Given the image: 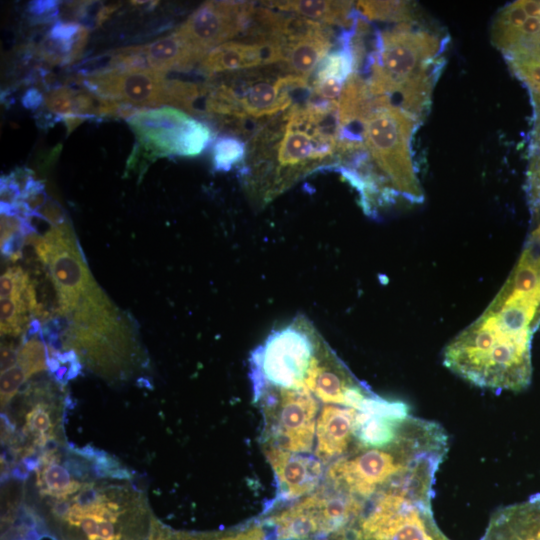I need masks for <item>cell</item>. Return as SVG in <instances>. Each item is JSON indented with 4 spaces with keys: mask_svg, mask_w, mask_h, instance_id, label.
Here are the masks:
<instances>
[{
    "mask_svg": "<svg viewBox=\"0 0 540 540\" xmlns=\"http://www.w3.org/2000/svg\"><path fill=\"white\" fill-rule=\"evenodd\" d=\"M274 470L281 496L294 499L310 492L321 475L318 460L269 445L264 451Z\"/></svg>",
    "mask_w": 540,
    "mask_h": 540,
    "instance_id": "5bb4252c",
    "label": "cell"
},
{
    "mask_svg": "<svg viewBox=\"0 0 540 540\" xmlns=\"http://www.w3.org/2000/svg\"><path fill=\"white\" fill-rule=\"evenodd\" d=\"M59 2L58 1H32L28 6V12L32 16L33 20L38 22L53 21L59 14Z\"/></svg>",
    "mask_w": 540,
    "mask_h": 540,
    "instance_id": "4dcf8cb0",
    "label": "cell"
},
{
    "mask_svg": "<svg viewBox=\"0 0 540 540\" xmlns=\"http://www.w3.org/2000/svg\"><path fill=\"white\" fill-rule=\"evenodd\" d=\"M481 540H540V494L497 510Z\"/></svg>",
    "mask_w": 540,
    "mask_h": 540,
    "instance_id": "9a60e30c",
    "label": "cell"
},
{
    "mask_svg": "<svg viewBox=\"0 0 540 540\" xmlns=\"http://www.w3.org/2000/svg\"><path fill=\"white\" fill-rule=\"evenodd\" d=\"M277 78L269 79L251 72L240 79L225 82L235 97L243 119L275 116L291 108L290 103L281 96Z\"/></svg>",
    "mask_w": 540,
    "mask_h": 540,
    "instance_id": "7c38bea8",
    "label": "cell"
},
{
    "mask_svg": "<svg viewBox=\"0 0 540 540\" xmlns=\"http://www.w3.org/2000/svg\"><path fill=\"white\" fill-rule=\"evenodd\" d=\"M28 379L25 371L18 365L1 372V404L5 406L17 393L19 387Z\"/></svg>",
    "mask_w": 540,
    "mask_h": 540,
    "instance_id": "f546056e",
    "label": "cell"
},
{
    "mask_svg": "<svg viewBox=\"0 0 540 540\" xmlns=\"http://www.w3.org/2000/svg\"><path fill=\"white\" fill-rule=\"evenodd\" d=\"M413 22L376 30L374 49L365 61L366 79L373 96H387L414 115H423L444 65L441 57L447 40Z\"/></svg>",
    "mask_w": 540,
    "mask_h": 540,
    "instance_id": "7a4b0ae2",
    "label": "cell"
},
{
    "mask_svg": "<svg viewBox=\"0 0 540 540\" xmlns=\"http://www.w3.org/2000/svg\"><path fill=\"white\" fill-rule=\"evenodd\" d=\"M36 217L50 223L52 227H59L68 223L63 208L50 198H48L46 204L36 213Z\"/></svg>",
    "mask_w": 540,
    "mask_h": 540,
    "instance_id": "1f68e13d",
    "label": "cell"
},
{
    "mask_svg": "<svg viewBox=\"0 0 540 540\" xmlns=\"http://www.w3.org/2000/svg\"><path fill=\"white\" fill-rule=\"evenodd\" d=\"M128 124L148 160L157 157L199 155L211 142L212 131L204 122L170 106L140 109Z\"/></svg>",
    "mask_w": 540,
    "mask_h": 540,
    "instance_id": "5b68a950",
    "label": "cell"
},
{
    "mask_svg": "<svg viewBox=\"0 0 540 540\" xmlns=\"http://www.w3.org/2000/svg\"><path fill=\"white\" fill-rule=\"evenodd\" d=\"M443 364L480 388L520 392L532 379L531 341L476 319L447 344Z\"/></svg>",
    "mask_w": 540,
    "mask_h": 540,
    "instance_id": "3957f363",
    "label": "cell"
},
{
    "mask_svg": "<svg viewBox=\"0 0 540 540\" xmlns=\"http://www.w3.org/2000/svg\"><path fill=\"white\" fill-rule=\"evenodd\" d=\"M76 91L68 86L53 88L44 95L45 106L57 116L74 114Z\"/></svg>",
    "mask_w": 540,
    "mask_h": 540,
    "instance_id": "83f0119b",
    "label": "cell"
},
{
    "mask_svg": "<svg viewBox=\"0 0 540 540\" xmlns=\"http://www.w3.org/2000/svg\"><path fill=\"white\" fill-rule=\"evenodd\" d=\"M147 68L166 74L188 71L202 58L175 32L142 46Z\"/></svg>",
    "mask_w": 540,
    "mask_h": 540,
    "instance_id": "e0dca14e",
    "label": "cell"
},
{
    "mask_svg": "<svg viewBox=\"0 0 540 540\" xmlns=\"http://www.w3.org/2000/svg\"><path fill=\"white\" fill-rule=\"evenodd\" d=\"M520 2L529 17L540 18V1L520 0Z\"/></svg>",
    "mask_w": 540,
    "mask_h": 540,
    "instance_id": "e575fe53",
    "label": "cell"
},
{
    "mask_svg": "<svg viewBox=\"0 0 540 540\" xmlns=\"http://www.w3.org/2000/svg\"><path fill=\"white\" fill-rule=\"evenodd\" d=\"M261 4L268 8L295 14L328 26L344 27V29L352 27L356 13L353 1H263Z\"/></svg>",
    "mask_w": 540,
    "mask_h": 540,
    "instance_id": "2e32d148",
    "label": "cell"
},
{
    "mask_svg": "<svg viewBox=\"0 0 540 540\" xmlns=\"http://www.w3.org/2000/svg\"><path fill=\"white\" fill-rule=\"evenodd\" d=\"M417 124L415 116L387 96H374L372 109L363 121L365 148L396 202L416 204L424 200L411 149Z\"/></svg>",
    "mask_w": 540,
    "mask_h": 540,
    "instance_id": "277c9868",
    "label": "cell"
},
{
    "mask_svg": "<svg viewBox=\"0 0 540 540\" xmlns=\"http://www.w3.org/2000/svg\"><path fill=\"white\" fill-rule=\"evenodd\" d=\"M333 33L313 35L285 45L284 66L289 74L308 79L333 46Z\"/></svg>",
    "mask_w": 540,
    "mask_h": 540,
    "instance_id": "ac0fdd59",
    "label": "cell"
},
{
    "mask_svg": "<svg viewBox=\"0 0 540 540\" xmlns=\"http://www.w3.org/2000/svg\"><path fill=\"white\" fill-rule=\"evenodd\" d=\"M165 75L149 68H101L82 72L79 82L101 97L138 109H151L166 104Z\"/></svg>",
    "mask_w": 540,
    "mask_h": 540,
    "instance_id": "30bf717a",
    "label": "cell"
},
{
    "mask_svg": "<svg viewBox=\"0 0 540 540\" xmlns=\"http://www.w3.org/2000/svg\"><path fill=\"white\" fill-rule=\"evenodd\" d=\"M285 44L275 37L228 41L210 50L199 63L208 75L231 72L283 62Z\"/></svg>",
    "mask_w": 540,
    "mask_h": 540,
    "instance_id": "8fae6325",
    "label": "cell"
},
{
    "mask_svg": "<svg viewBox=\"0 0 540 540\" xmlns=\"http://www.w3.org/2000/svg\"><path fill=\"white\" fill-rule=\"evenodd\" d=\"M256 399L273 419L270 435L277 446L289 452H307L311 449L316 431L318 403L309 389L263 387L254 390ZM272 446V445H271Z\"/></svg>",
    "mask_w": 540,
    "mask_h": 540,
    "instance_id": "ba28073f",
    "label": "cell"
},
{
    "mask_svg": "<svg viewBox=\"0 0 540 540\" xmlns=\"http://www.w3.org/2000/svg\"><path fill=\"white\" fill-rule=\"evenodd\" d=\"M26 428L36 436L40 444L49 438L53 428L50 407L43 403L33 407L26 415Z\"/></svg>",
    "mask_w": 540,
    "mask_h": 540,
    "instance_id": "4316f807",
    "label": "cell"
},
{
    "mask_svg": "<svg viewBox=\"0 0 540 540\" xmlns=\"http://www.w3.org/2000/svg\"><path fill=\"white\" fill-rule=\"evenodd\" d=\"M500 327L532 336L540 327V247L530 240L509 277L485 309Z\"/></svg>",
    "mask_w": 540,
    "mask_h": 540,
    "instance_id": "8992f818",
    "label": "cell"
},
{
    "mask_svg": "<svg viewBox=\"0 0 540 540\" xmlns=\"http://www.w3.org/2000/svg\"><path fill=\"white\" fill-rule=\"evenodd\" d=\"M338 102L316 98L294 105L260 130L250 147V162L240 169L254 205H267L302 177L337 164Z\"/></svg>",
    "mask_w": 540,
    "mask_h": 540,
    "instance_id": "6da1fadb",
    "label": "cell"
},
{
    "mask_svg": "<svg viewBox=\"0 0 540 540\" xmlns=\"http://www.w3.org/2000/svg\"><path fill=\"white\" fill-rule=\"evenodd\" d=\"M43 102L44 95L36 88L28 89L22 97V104L27 109H36Z\"/></svg>",
    "mask_w": 540,
    "mask_h": 540,
    "instance_id": "d6a6232c",
    "label": "cell"
},
{
    "mask_svg": "<svg viewBox=\"0 0 540 540\" xmlns=\"http://www.w3.org/2000/svg\"><path fill=\"white\" fill-rule=\"evenodd\" d=\"M509 65L534 96L540 97V54H527L506 58Z\"/></svg>",
    "mask_w": 540,
    "mask_h": 540,
    "instance_id": "d4e9b609",
    "label": "cell"
},
{
    "mask_svg": "<svg viewBox=\"0 0 540 540\" xmlns=\"http://www.w3.org/2000/svg\"><path fill=\"white\" fill-rule=\"evenodd\" d=\"M528 15L520 1L503 7L492 25V42L504 54L512 49L520 39L521 27Z\"/></svg>",
    "mask_w": 540,
    "mask_h": 540,
    "instance_id": "d6986e66",
    "label": "cell"
},
{
    "mask_svg": "<svg viewBox=\"0 0 540 540\" xmlns=\"http://www.w3.org/2000/svg\"><path fill=\"white\" fill-rule=\"evenodd\" d=\"M17 364L28 377L45 370L48 365L44 343L34 337L28 338L18 350Z\"/></svg>",
    "mask_w": 540,
    "mask_h": 540,
    "instance_id": "484cf974",
    "label": "cell"
},
{
    "mask_svg": "<svg viewBox=\"0 0 540 540\" xmlns=\"http://www.w3.org/2000/svg\"><path fill=\"white\" fill-rule=\"evenodd\" d=\"M365 402L358 407L327 404L322 408L316 423L319 459L331 461L349 450V445L357 438V416Z\"/></svg>",
    "mask_w": 540,
    "mask_h": 540,
    "instance_id": "4fadbf2b",
    "label": "cell"
},
{
    "mask_svg": "<svg viewBox=\"0 0 540 540\" xmlns=\"http://www.w3.org/2000/svg\"><path fill=\"white\" fill-rule=\"evenodd\" d=\"M246 143L233 135H222L213 144L212 163L217 172H228L245 161Z\"/></svg>",
    "mask_w": 540,
    "mask_h": 540,
    "instance_id": "7402d4cb",
    "label": "cell"
},
{
    "mask_svg": "<svg viewBox=\"0 0 540 540\" xmlns=\"http://www.w3.org/2000/svg\"><path fill=\"white\" fill-rule=\"evenodd\" d=\"M535 106H540V97H534ZM539 110L540 108L536 107ZM534 155L528 169L527 192L531 213L535 223L540 222V120L535 132Z\"/></svg>",
    "mask_w": 540,
    "mask_h": 540,
    "instance_id": "cb8c5ba5",
    "label": "cell"
},
{
    "mask_svg": "<svg viewBox=\"0 0 540 540\" xmlns=\"http://www.w3.org/2000/svg\"><path fill=\"white\" fill-rule=\"evenodd\" d=\"M119 5H106L102 6L96 15V24L101 25L103 22L108 20V18L117 10Z\"/></svg>",
    "mask_w": 540,
    "mask_h": 540,
    "instance_id": "8d00e7d4",
    "label": "cell"
},
{
    "mask_svg": "<svg viewBox=\"0 0 540 540\" xmlns=\"http://www.w3.org/2000/svg\"><path fill=\"white\" fill-rule=\"evenodd\" d=\"M60 118L63 120V122L67 126V131L69 134L88 117L76 115V114H70V115L60 116Z\"/></svg>",
    "mask_w": 540,
    "mask_h": 540,
    "instance_id": "d590c367",
    "label": "cell"
},
{
    "mask_svg": "<svg viewBox=\"0 0 540 540\" xmlns=\"http://www.w3.org/2000/svg\"><path fill=\"white\" fill-rule=\"evenodd\" d=\"M31 283L28 275L20 267L7 269L1 276V298L21 293Z\"/></svg>",
    "mask_w": 540,
    "mask_h": 540,
    "instance_id": "f1b7e54d",
    "label": "cell"
},
{
    "mask_svg": "<svg viewBox=\"0 0 540 540\" xmlns=\"http://www.w3.org/2000/svg\"><path fill=\"white\" fill-rule=\"evenodd\" d=\"M38 485L44 495L65 498L81 488V484L72 480L69 472L49 456L44 459L43 467L38 471Z\"/></svg>",
    "mask_w": 540,
    "mask_h": 540,
    "instance_id": "ffe728a7",
    "label": "cell"
},
{
    "mask_svg": "<svg viewBox=\"0 0 540 540\" xmlns=\"http://www.w3.org/2000/svg\"><path fill=\"white\" fill-rule=\"evenodd\" d=\"M18 352L12 346L2 345L1 347V372L8 370L17 364Z\"/></svg>",
    "mask_w": 540,
    "mask_h": 540,
    "instance_id": "836d02e7",
    "label": "cell"
},
{
    "mask_svg": "<svg viewBox=\"0 0 540 540\" xmlns=\"http://www.w3.org/2000/svg\"><path fill=\"white\" fill-rule=\"evenodd\" d=\"M1 334L17 336L26 328L31 313L20 296L1 298Z\"/></svg>",
    "mask_w": 540,
    "mask_h": 540,
    "instance_id": "603a6c76",
    "label": "cell"
},
{
    "mask_svg": "<svg viewBox=\"0 0 540 540\" xmlns=\"http://www.w3.org/2000/svg\"><path fill=\"white\" fill-rule=\"evenodd\" d=\"M255 6L248 1H207L174 31L203 59L213 48L246 33Z\"/></svg>",
    "mask_w": 540,
    "mask_h": 540,
    "instance_id": "9c48e42d",
    "label": "cell"
},
{
    "mask_svg": "<svg viewBox=\"0 0 540 540\" xmlns=\"http://www.w3.org/2000/svg\"><path fill=\"white\" fill-rule=\"evenodd\" d=\"M357 11L367 20L413 22L414 7L406 1H358Z\"/></svg>",
    "mask_w": 540,
    "mask_h": 540,
    "instance_id": "44dd1931",
    "label": "cell"
},
{
    "mask_svg": "<svg viewBox=\"0 0 540 540\" xmlns=\"http://www.w3.org/2000/svg\"><path fill=\"white\" fill-rule=\"evenodd\" d=\"M37 256L48 266L62 315L73 311L78 302L98 287L77 245L69 222L52 227L34 244Z\"/></svg>",
    "mask_w": 540,
    "mask_h": 540,
    "instance_id": "52a82bcc",
    "label": "cell"
}]
</instances>
